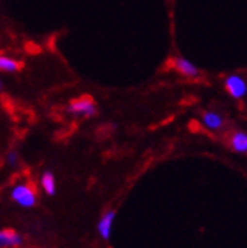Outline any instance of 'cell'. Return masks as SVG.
I'll use <instances>...</instances> for the list:
<instances>
[{
    "mask_svg": "<svg viewBox=\"0 0 247 248\" xmlns=\"http://www.w3.org/2000/svg\"><path fill=\"white\" fill-rule=\"evenodd\" d=\"M6 165L11 168H16L18 165V153L16 150H9L6 153Z\"/></svg>",
    "mask_w": 247,
    "mask_h": 248,
    "instance_id": "11",
    "label": "cell"
},
{
    "mask_svg": "<svg viewBox=\"0 0 247 248\" xmlns=\"http://www.w3.org/2000/svg\"><path fill=\"white\" fill-rule=\"evenodd\" d=\"M23 67V62L11 56L0 55V73H17Z\"/></svg>",
    "mask_w": 247,
    "mask_h": 248,
    "instance_id": "9",
    "label": "cell"
},
{
    "mask_svg": "<svg viewBox=\"0 0 247 248\" xmlns=\"http://www.w3.org/2000/svg\"><path fill=\"white\" fill-rule=\"evenodd\" d=\"M115 219V210H108L102 215V218L97 222V232L102 236V239L108 241L111 236V230H113V224Z\"/></svg>",
    "mask_w": 247,
    "mask_h": 248,
    "instance_id": "5",
    "label": "cell"
},
{
    "mask_svg": "<svg viewBox=\"0 0 247 248\" xmlns=\"http://www.w3.org/2000/svg\"><path fill=\"white\" fill-rule=\"evenodd\" d=\"M202 124L211 132H218L225 126V118L214 110H205L202 114Z\"/></svg>",
    "mask_w": 247,
    "mask_h": 248,
    "instance_id": "6",
    "label": "cell"
},
{
    "mask_svg": "<svg viewBox=\"0 0 247 248\" xmlns=\"http://www.w3.org/2000/svg\"><path fill=\"white\" fill-rule=\"evenodd\" d=\"M11 200L21 207H33L36 204V192L31 185L18 183L11 189Z\"/></svg>",
    "mask_w": 247,
    "mask_h": 248,
    "instance_id": "2",
    "label": "cell"
},
{
    "mask_svg": "<svg viewBox=\"0 0 247 248\" xmlns=\"http://www.w3.org/2000/svg\"><path fill=\"white\" fill-rule=\"evenodd\" d=\"M3 90V82H2V79H0V91Z\"/></svg>",
    "mask_w": 247,
    "mask_h": 248,
    "instance_id": "12",
    "label": "cell"
},
{
    "mask_svg": "<svg viewBox=\"0 0 247 248\" xmlns=\"http://www.w3.org/2000/svg\"><path fill=\"white\" fill-rule=\"evenodd\" d=\"M171 67L175 68L183 78H199L200 70L197 68L193 62L183 56H176L171 59Z\"/></svg>",
    "mask_w": 247,
    "mask_h": 248,
    "instance_id": "4",
    "label": "cell"
},
{
    "mask_svg": "<svg viewBox=\"0 0 247 248\" xmlns=\"http://www.w3.org/2000/svg\"><path fill=\"white\" fill-rule=\"evenodd\" d=\"M41 188L47 195H55L56 194V180L53 172L46 171L41 176Z\"/></svg>",
    "mask_w": 247,
    "mask_h": 248,
    "instance_id": "10",
    "label": "cell"
},
{
    "mask_svg": "<svg viewBox=\"0 0 247 248\" xmlns=\"http://www.w3.org/2000/svg\"><path fill=\"white\" fill-rule=\"evenodd\" d=\"M229 145L235 153H247V133L243 130L232 132L229 136Z\"/></svg>",
    "mask_w": 247,
    "mask_h": 248,
    "instance_id": "7",
    "label": "cell"
},
{
    "mask_svg": "<svg viewBox=\"0 0 247 248\" xmlns=\"http://www.w3.org/2000/svg\"><path fill=\"white\" fill-rule=\"evenodd\" d=\"M225 88L232 98L240 100L247 94V82L240 74H231L225 79Z\"/></svg>",
    "mask_w": 247,
    "mask_h": 248,
    "instance_id": "3",
    "label": "cell"
},
{
    "mask_svg": "<svg viewBox=\"0 0 247 248\" xmlns=\"http://www.w3.org/2000/svg\"><path fill=\"white\" fill-rule=\"evenodd\" d=\"M67 112L73 117L90 118L97 114V105L90 95H82L78 98H73L67 106Z\"/></svg>",
    "mask_w": 247,
    "mask_h": 248,
    "instance_id": "1",
    "label": "cell"
},
{
    "mask_svg": "<svg viewBox=\"0 0 247 248\" xmlns=\"http://www.w3.org/2000/svg\"><path fill=\"white\" fill-rule=\"evenodd\" d=\"M23 244V236L14 230H0V248L20 247Z\"/></svg>",
    "mask_w": 247,
    "mask_h": 248,
    "instance_id": "8",
    "label": "cell"
}]
</instances>
